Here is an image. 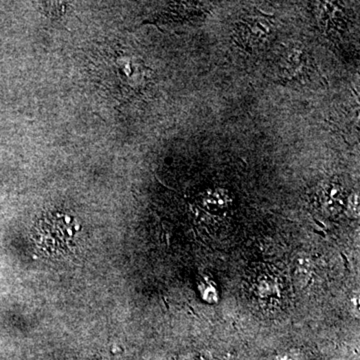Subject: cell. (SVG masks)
Masks as SVG:
<instances>
[{
    "instance_id": "1",
    "label": "cell",
    "mask_w": 360,
    "mask_h": 360,
    "mask_svg": "<svg viewBox=\"0 0 360 360\" xmlns=\"http://www.w3.org/2000/svg\"><path fill=\"white\" fill-rule=\"evenodd\" d=\"M278 360H296L295 357L291 352L283 353V355L278 357Z\"/></svg>"
}]
</instances>
